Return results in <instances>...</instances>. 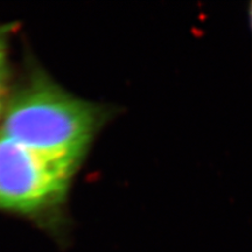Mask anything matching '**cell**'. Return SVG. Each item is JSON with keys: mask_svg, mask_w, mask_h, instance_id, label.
<instances>
[{"mask_svg": "<svg viewBox=\"0 0 252 252\" xmlns=\"http://www.w3.org/2000/svg\"><path fill=\"white\" fill-rule=\"evenodd\" d=\"M11 70L7 54V41L0 43V93H7L11 89L9 86Z\"/></svg>", "mask_w": 252, "mask_h": 252, "instance_id": "obj_3", "label": "cell"}, {"mask_svg": "<svg viewBox=\"0 0 252 252\" xmlns=\"http://www.w3.org/2000/svg\"><path fill=\"white\" fill-rule=\"evenodd\" d=\"M8 31H9L8 27H0V43L7 41Z\"/></svg>", "mask_w": 252, "mask_h": 252, "instance_id": "obj_5", "label": "cell"}, {"mask_svg": "<svg viewBox=\"0 0 252 252\" xmlns=\"http://www.w3.org/2000/svg\"><path fill=\"white\" fill-rule=\"evenodd\" d=\"M111 112L33 68L9 89L0 134L76 174Z\"/></svg>", "mask_w": 252, "mask_h": 252, "instance_id": "obj_1", "label": "cell"}, {"mask_svg": "<svg viewBox=\"0 0 252 252\" xmlns=\"http://www.w3.org/2000/svg\"><path fill=\"white\" fill-rule=\"evenodd\" d=\"M75 173L0 134V210L58 229Z\"/></svg>", "mask_w": 252, "mask_h": 252, "instance_id": "obj_2", "label": "cell"}, {"mask_svg": "<svg viewBox=\"0 0 252 252\" xmlns=\"http://www.w3.org/2000/svg\"><path fill=\"white\" fill-rule=\"evenodd\" d=\"M247 13H248V20H249V26H250L251 34H252V0L249 1L248 7H247Z\"/></svg>", "mask_w": 252, "mask_h": 252, "instance_id": "obj_6", "label": "cell"}, {"mask_svg": "<svg viewBox=\"0 0 252 252\" xmlns=\"http://www.w3.org/2000/svg\"><path fill=\"white\" fill-rule=\"evenodd\" d=\"M8 93H0V124H1V119H2V115H4V110H5V105H6V99H7Z\"/></svg>", "mask_w": 252, "mask_h": 252, "instance_id": "obj_4", "label": "cell"}]
</instances>
